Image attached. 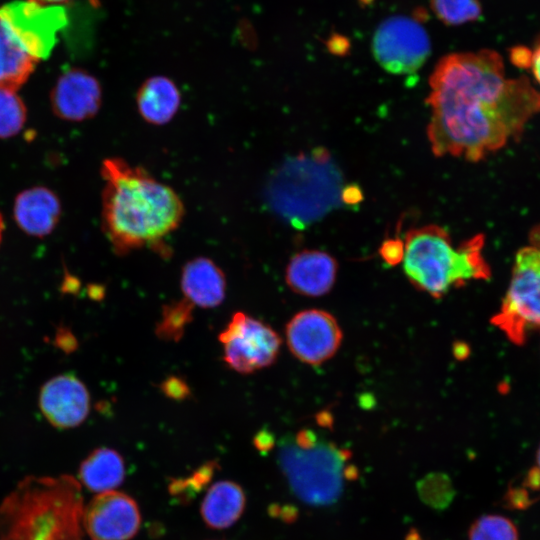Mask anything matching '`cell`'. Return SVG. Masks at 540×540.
<instances>
[{"label":"cell","mask_w":540,"mask_h":540,"mask_svg":"<svg viewBox=\"0 0 540 540\" xmlns=\"http://www.w3.org/2000/svg\"><path fill=\"white\" fill-rule=\"evenodd\" d=\"M429 86L427 136L437 157L477 162L518 139L540 111V93L525 77L507 79L501 56L491 50L444 56Z\"/></svg>","instance_id":"1"},{"label":"cell","mask_w":540,"mask_h":540,"mask_svg":"<svg viewBox=\"0 0 540 540\" xmlns=\"http://www.w3.org/2000/svg\"><path fill=\"white\" fill-rule=\"evenodd\" d=\"M102 223L120 255L158 245L181 223L183 202L168 185L121 158L105 159Z\"/></svg>","instance_id":"2"},{"label":"cell","mask_w":540,"mask_h":540,"mask_svg":"<svg viewBox=\"0 0 540 540\" xmlns=\"http://www.w3.org/2000/svg\"><path fill=\"white\" fill-rule=\"evenodd\" d=\"M83 510L74 477H26L0 505V540H83Z\"/></svg>","instance_id":"3"},{"label":"cell","mask_w":540,"mask_h":540,"mask_svg":"<svg viewBox=\"0 0 540 540\" xmlns=\"http://www.w3.org/2000/svg\"><path fill=\"white\" fill-rule=\"evenodd\" d=\"M483 244L484 237L477 235L454 247L449 233L437 225L412 229L405 236L403 270L415 288L442 298L470 280L489 278Z\"/></svg>","instance_id":"4"},{"label":"cell","mask_w":540,"mask_h":540,"mask_svg":"<svg viewBox=\"0 0 540 540\" xmlns=\"http://www.w3.org/2000/svg\"><path fill=\"white\" fill-rule=\"evenodd\" d=\"M63 6L14 0L0 7V86L18 90L67 24Z\"/></svg>","instance_id":"5"},{"label":"cell","mask_w":540,"mask_h":540,"mask_svg":"<svg viewBox=\"0 0 540 540\" xmlns=\"http://www.w3.org/2000/svg\"><path fill=\"white\" fill-rule=\"evenodd\" d=\"M339 174L328 153L318 149L289 158L270 177L266 198L291 224L305 225L322 216L341 197Z\"/></svg>","instance_id":"6"},{"label":"cell","mask_w":540,"mask_h":540,"mask_svg":"<svg viewBox=\"0 0 540 540\" xmlns=\"http://www.w3.org/2000/svg\"><path fill=\"white\" fill-rule=\"evenodd\" d=\"M351 452L320 439L311 429H301L279 443L278 463L302 502L311 506L334 504L343 492Z\"/></svg>","instance_id":"7"},{"label":"cell","mask_w":540,"mask_h":540,"mask_svg":"<svg viewBox=\"0 0 540 540\" xmlns=\"http://www.w3.org/2000/svg\"><path fill=\"white\" fill-rule=\"evenodd\" d=\"M491 321L516 344L528 331L540 329V244L517 253L509 288Z\"/></svg>","instance_id":"8"},{"label":"cell","mask_w":540,"mask_h":540,"mask_svg":"<svg viewBox=\"0 0 540 540\" xmlns=\"http://www.w3.org/2000/svg\"><path fill=\"white\" fill-rule=\"evenodd\" d=\"M219 341L224 362L240 374L272 365L281 348V338L271 326L240 311L233 314Z\"/></svg>","instance_id":"9"},{"label":"cell","mask_w":540,"mask_h":540,"mask_svg":"<svg viewBox=\"0 0 540 540\" xmlns=\"http://www.w3.org/2000/svg\"><path fill=\"white\" fill-rule=\"evenodd\" d=\"M372 51L382 68L404 75L421 68L430 55L431 44L426 30L416 20L394 16L376 29Z\"/></svg>","instance_id":"10"},{"label":"cell","mask_w":540,"mask_h":540,"mask_svg":"<svg viewBox=\"0 0 540 540\" xmlns=\"http://www.w3.org/2000/svg\"><path fill=\"white\" fill-rule=\"evenodd\" d=\"M290 352L301 362L318 366L332 358L342 342V330L332 314L320 309L302 310L285 328Z\"/></svg>","instance_id":"11"},{"label":"cell","mask_w":540,"mask_h":540,"mask_svg":"<svg viewBox=\"0 0 540 540\" xmlns=\"http://www.w3.org/2000/svg\"><path fill=\"white\" fill-rule=\"evenodd\" d=\"M82 523L93 540H130L140 528L141 514L133 498L112 490L84 507Z\"/></svg>","instance_id":"12"},{"label":"cell","mask_w":540,"mask_h":540,"mask_svg":"<svg viewBox=\"0 0 540 540\" xmlns=\"http://www.w3.org/2000/svg\"><path fill=\"white\" fill-rule=\"evenodd\" d=\"M39 407L52 426L74 428L89 414L90 395L85 384L74 374H60L42 386Z\"/></svg>","instance_id":"13"},{"label":"cell","mask_w":540,"mask_h":540,"mask_svg":"<svg viewBox=\"0 0 540 540\" xmlns=\"http://www.w3.org/2000/svg\"><path fill=\"white\" fill-rule=\"evenodd\" d=\"M102 91L98 80L79 68L66 69L50 95L54 113L65 120L83 121L99 110Z\"/></svg>","instance_id":"14"},{"label":"cell","mask_w":540,"mask_h":540,"mask_svg":"<svg viewBox=\"0 0 540 540\" xmlns=\"http://www.w3.org/2000/svg\"><path fill=\"white\" fill-rule=\"evenodd\" d=\"M337 271V261L330 254L320 250H303L290 258L285 280L295 293L319 297L333 288Z\"/></svg>","instance_id":"15"},{"label":"cell","mask_w":540,"mask_h":540,"mask_svg":"<svg viewBox=\"0 0 540 540\" xmlns=\"http://www.w3.org/2000/svg\"><path fill=\"white\" fill-rule=\"evenodd\" d=\"M180 284L184 298L194 306L215 308L225 298V275L206 257L194 258L184 265Z\"/></svg>","instance_id":"16"},{"label":"cell","mask_w":540,"mask_h":540,"mask_svg":"<svg viewBox=\"0 0 540 540\" xmlns=\"http://www.w3.org/2000/svg\"><path fill=\"white\" fill-rule=\"evenodd\" d=\"M61 214L57 196L45 187H34L21 192L14 204V217L27 234L43 237L56 226Z\"/></svg>","instance_id":"17"},{"label":"cell","mask_w":540,"mask_h":540,"mask_svg":"<svg viewBox=\"0 0 540 540\" xmlns=\"http://www.w3.org/2000/svg\"><path fill=\"white\" fill-rule=\"evenodd\" d=\"M181 94L176 84L165 76L148 78L139 87L136 105L141 117L150 124L164 125L176 115Z\"/></svg>","instance_id":"18"},{"label":"cell","mask_w":540,"mask_h":540,"mask_svg":"<svg viewBox=\"0 0 540 540\" xmlns=\"http://www.w3.org/2000/svg\"><path fill=\"white\" fill-rule=\"evenodd\" d=\"M246 497L235 482L223 480L207 491L200 507L204 522L213 529H225L235 524L243 514Z\"/></svg>","instance_id":"19"},{"label":"cell","mask_w":540,"mask_h":540,"mask_svg":"<svg viewBox=\"0 0 540 540\" xmlns=\"http://www.w3.org/2000/svg\"><path fill=\"white\" fill-rule=\"evenodd\" d=\"M125 464L121 455L110 448L94 450L81 463L80 482L90 491L103 493L112 491L123 482Z\"/></svg>","instance_id":"20"},{"label":"cell","mask_w":540,"mask_h":540,"mask_svg":"<svg viewBox=\"0 0 540 540\" xmlns=\"http://www.w3.org/2000/svg\"><path fill=\"white\" fill-rule=\"evenodd\" d=\"M421 501L435 510H444L452 503L455 489L450 477L441 472L430 473L416 483Z\"/></svg>","instance_id":"21"},{"label":"cell","mask_w":540,"mask_h":540,"mask_svg":"<svg viewBox=\"0 0 540 540\" xmlns=\"http://www.w3.org/2000/svg\"><path fill=\"white\" fill-rule=\"evenodd\" d=\"M193 309L194 305L185 298L166 305L156 327L158 337L166 341L181 339L186 326L192 321Z\"/></svg>","instance_id":"22"},{"label":"cell","mask_w":540,"mask_h":540,"mask_svg":"<svg viewBox=\"0 0 540 540\" xmlns=\"http://www.w3.org/2000/svg\"><path fill=\"white\" fill-rule=\"evenodd\" d=\"M26 120V108L16 90L0 86V138L18 133Z\"/></svg>","instance_id":"23"},{"label":"cell","mask_w":540,"mask_h":540,"mask_svg":"<svg viewBox=\"0 0 540 540\" xmlns=\"http://www.w3.org/2000/svg\"><path fill=\"white\" fill-rule=\"evenodd\" d=\"M469 540H518L513 522L501 515H483L476 519L468 532Z\"/></svg>","instance_id":"24"},{"label":"cell","mask_w":540,"mask_h":540,"mask_svg":"<svg viewBox=\"0 0 540 540\" xmlns=\"http://www.w3.org/2000/svg\"><path fill=\"white\" fill-rule=\"evenodd\" d=\"M438 18L449 25H460L480 17L479 0H432Z\"/></svg>","instance_id":"25"},{"label":"cell","mask_w":540,"mask_h":540,"mask_svg":"<svg viewBox=\"0 0 540 540\" xmlns=\"http://www.w3.org/2000/svg\"><path fill=\"white\" fill-rule=\"evenodd\" d=\"M379 254L387 264L397 265L403 261L404 242L398 238L387 239L382 243Z\"/></svg>","instance_id":"26"},{"label":"cell","mask_w":540,"mask_h":540,"mask_svg":"<svg viewBox=\"0 0 540 540\" xmlns=\"http://www.w3.org/2000/svg\"><path fill=\"white\" fill-rule=\"evenodd\" d=\"M162 391L170 398L184 399L189 395L186 383L178 377H170L162 384Z\"/></svg>","instance_id":"27"},{"label":"cell","mask_w":540,"mask_h":540,"mask_svg":"<svg viewBox=\"0 0 540 540\" xmlns=\"http://www.w3.org/2000/svg\"><path fill=\"white\" fill-rule=\"evenodd\" d=\"M341 198L346 204H355L362 199V193L358 187L348 186L341 191Z\"/></svg>","instance_id":"28"},{"label":"cell","mask_w":540,"mask_h":540,"mask_svg":"<svg viewBox=\"0 0 540 540\" xmlns=\"http://www.w3.org/2000/svg\"><path fill=\"white\" fill-rule=\"evenodd\" d=\"M528 65H530L532 68V72L540 84V44L535 49L533 54L529 56V62Z\"/></svg>","instance_id":"29"},{"label":"cell","mask_w":540,"mask_h":540,"mask_svg":"<svg viewBox=\"0 0 540 540\" xmlns=\"http://www.w3.org/2000/svg\"><path fill=\"white\" fill-rule=\"evenodd\" d=\"M257 447L263 449V450H267L269 448H271L272 446V438H271V435L268 434L267 432L265 431H262L258 436H257Z\"/></svg>","instance_id":"30"},{"label":"cell","mask_w":540,"mask_h":540,"mask_svg":"<svg viewBox=\"0 0 540 540\" xmlns=\"http://www.w3.org/2000/svg\"><path fill=\"white\" fill-rule=\"evenodd\" d=\"M40 4L44 5H55V6H63L62 4L73 1V0H31ZM92 5H97L99 3V0H88Z\"/></svg>","instance_id":"31"},{"label":"cell","mask_w":540,"mask_h":540,"mask_svg":"<svg viewBox=\"0 0 540 540\" xmlns=\"http://www.w3.org/2000/svg\"><path fill=\"white\" fill-rule=\"evenodd\" d=\"M3 229H4V223H3V218L0 214V241H1Z\"/></svg>","instance_id":"32"},{"label":"cell","mask_w":540,"mask_h":540,"mask_svg":"<svg viewBox=\"0 0 540 540\" xmlns=\"http://www.w3.org/2000/svg\"><path fill=\"white\" fill-rule=\"evenodd\" d=\"M536 458H537V464H538V466H539V468H540V446H539V448H538Z\"/></svg>","instance_id":"33"}]
</instances>
